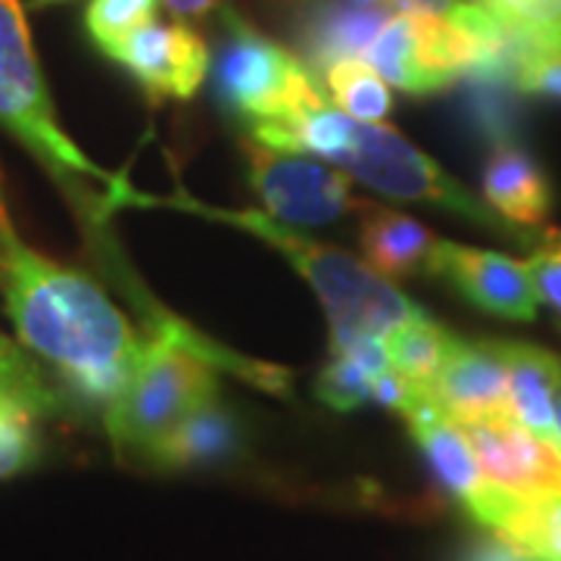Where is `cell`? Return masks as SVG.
<instances>
[{
	"label": "cell",
	"instance_id": "7402d4cb",
	"mask_svg": "<svg viewBox=\"0 0 561 561\" xmlns=\"http://www.w3.org/2000/svg\"><path fill=\"white\" fill-rule=\"evenodd\" d=\"M508 79L527 94H546L561 101V32L552 35L515 32V60Z\"/></svg>",
	"mask_w": 561,
	"mask_h": 561
},
{
	"label": "cell",
	"instance_id": "9c48e42d",
	"mask_svg": "<svg viewBox=\"0 0 561 561\" xmlns=\"http://www.w3.org/2000/svg\"><path fill=\"white\" fill-rule=\"evenodd\" d=\"M481 471L502 493L546 505L561 502V437H546L515 419L459 421Z\"/></svg>",
	"mask_w": 561,
	"mask_h": 561
},
{
	"label": "cell",
	"instance_id": "8fae6325",
	"mask_svg": "<svg viewBox=\"0 0 561 561\" xmlns=\"http://www.w3.org/2000/svg\"><path fill=\"white\" fill-rule=\"evenodd\" d=\"M431 400L449 419L481 421L512 419L508 405V346L502 341H461L456 337L434 383Z\"/></svg>",
	"mask_w": 561,
	"mask_h": 561
},
{
	"label": "cell",
	"instance_id": "603a6c76",
	"mask_svg": "<svg viewBox=\"0 0 561 561\" xmlns=\"http://www.w3.org/2000/svg\"><path fill=\"white\" fill-rule=\"evenodd\" d=\"M496 537L530 561H561V502L522 505Z\"/></svg>",
	"mask_w": 561,
	"mask_h": 561
},
{
	"label": "cell",
	"instance_id": "e0dca14e",
	"mask_svg": "<svg viewBox=\"0 0 561 561\" xmlns=\"http://www.w3.org/2000/svg\"><path fill=\"white\" fill-rule=\"evenodd\" d=\"M390 368L387 343L378 334H365L346 343L343 350H331V362L321 368L319 400L334 412H353L362 402L371 400V381Z\"/></svg>",
	"mask_w": 561,
	"mask_h": 561
},
{
	"label": "cell",
	"instance_id": "5bb4252c",
	"mask_svg": "<svg viewBox=\"0 0 561 561\" xmlns=\"http://www.w3.org/2000/svg\"><path fill=\"white\" fill-rule=\"evenodd\" d=\"M508 346V405L512 419L524 427L561 437L556 402L561 393V362L530 343H505Z\"/></svg>",
	"mask_w": 561,
	"mask_h": 561
},
{
	"label": "cell",
	"instance_id": "4fadbf2b",
	"mask_svg": "<svg viewBox=\"0 0 561 561\" xmlns=\"http://www.w3.org/2000/svg\"><path fill=\"white\" fill-rule=\"evenodd\" d=\"M359 213V243L365 250V260L371 262V268L381 278H412L427 268L437 238L421 221L393 209H383V206H368V203H362Z\"/></svg>",
	"mask_w": 561,
	"mask_h": 561
},
{
	"label": "cell",
	"instance_id": "8992f818",
	"mask_svg": "<svg viewBox=\"0 0 561 561\" xmlns=\"http://www.w3.org/2000/svg\"><path fill=\"white\" fill-rule=\"evenodd\" d=\"M337 165L397 201L437 203L486 228H502L505 221L474 201L459 181L446 175L419 147H412L397 128H387L381 122H353V135Z\"/></svg>",
	"mask_w": 561,
	"mask_h": 561
},
{
	"label": "cell",
	"instance_id": "d4e9b609",
	"mask_svg": "<svg viewBox=\"0 0 561 561\" xmlns=\"http://www.w3.org/2000/svg\"><path fill=\"white\" fill-rule=\"evenodd\" d=\"M502 20L524 35L561 32V0H486Z\"/></svg>",
	"mask_w": 561,
	"mask_h": 561
},
{
	"label": "cell",
	"instance_id": "2e32d148",
	"mask_svg": "<svg viewBox=\"0 0 561 561\" xmlns=\"http://www.w3.org/2000/svg\"><path fill=\"white\" fill-rule=\"evenodd\" d=\"M381 7H324L306 28V50L316 69H328L341 60H365L371 41L387 22Z\"/></svg>",
	"mask_w": 561,
	"mask_h": 561
},
{
	"label": "cell",
	"instance_id": "44dd1931",
	"mask_svg": "<svg viewBox=\"0 0 561 561\" xmlns=\"http://www.w3.org/2000/svg\"><path fill=\"white\" fill-rule=\"evenodd\" d=\"M324 84L337 110L353 119L381 122L390 113V88L365 60H341L324 69Z\"/></svg>",
	"mask_w": 561,
	"mask_h": 561
},
{
	"label": "cell",
	"instance_id": "5b68a950",
	"mask_svg": "<svg viewBox=\"0 0 561 561\" xmlns=\"http://www.w3.org/2000/svg\"><path fill=\"white\" fill-rule=\"evenodd\" d=\"M225 44L216 60V94L243 119H297L324 106L316 76L294 54L260 35L234 10L221 13Z\"/></svg>",
	"mask_w": 561,
	"mask_h": 561
},
{
	"label": "cell",
	"instance_id": "7c38bea8",
	"mask_svg": "<svg viewBox=\"0 0 561 561\" xmlns=\"http://www.w3.org/2000/svg\"><path fill=\"white\" fill-rule=\"evenodd\" d=\"M110 60L125 66L153 98L179 101L194 98L209 72V50L201 35L184 25L160 22H150L122 41Z\"/></svg>",
	"mask_w": 561,
	"mask_h": 561
},
{
	"label": "cell",
	"instance_id": "4316f807",
	"mask_svg": "<svg viewBox=\"0 0 561 561\" xmlns=\"http://www.w3.org/2000/svg\"><path fill=\"white\" fill-rule=\"evenodd\" d=\"M38 459V434L32 421H0V478L20 474Z\"/></svg>",
	"mask_w": 561,
	"mask_h": 561
},
{
	"label": "cell",
	"instance_id": "7a4b0ae2",
	"mask_svg": "<svg viewBox=\"0 0 561 561\" xmlns=\"http://www.w3.org/2000/svg\"><path fill=\"white\" fill-rule=\"evenodd\" d=\"M216 365L256 381L262 390L284 393L287 371L225 353L179 321L160 319L144 341L138 362L116 400L103 409V427L119 456L153 465L160 446L181 421L219 402Z\"/></svg>",
	"mask_w": 561,
	"mask_h": 561
},
{
	"label": "cell",
	"instance_id": "ac0fdd59",
	"mask_svg": "<svg viewBox=\"0 0 561 561\" xmlns=\"http://www.w3.org/2000/svg\"><path fill=\"white\" fill-rule=\"evenodd\" d=\"M60 409V397L41 375L35 359L20 343L0 334V421L47 419Z\"/></svg>",
	"mask_w": 561,
	"mask_h": 561
},
{
	"label": "cell",
	"instance_id": "484cf974",
	"mask_svg": "<svg viewBox=\"0 0 561 561\" xmlns=\"http://www.w3.org/2000/svg\"><path fill=\"white\" fill-rule=\"evenodd\" d=\"M524 265L537 287V297L561 312V231H546L540 247Z\"/></svg>",
	"mask_w": 561,
	"mask_h": 561
},
{
	"label": "cell",
	"instance_id": "83f0119b",
	"mask_svg": "<svg viewBox=\"0 0 561 561\" xmlns=\"http://www.w3.org/2000/svg\"><path fill=\"white\" fill-rule=\"evenodd\" d=\"M468 561H530L527 556H522L515 546H508L505 540H486L481 542V546H474L471 549V556H468Z\"/></svg>",
	"mask_w": 561,
	"mask_h": 561
},
{
	"label": "cell",
	"instance_id": "4dcf8cb0",
	"mask_svg": "<svg viewBox=\"0 0 561 561\" xmlns=\"http://www.w3.org/2000/svg\"><path fill=\"white\" fill-rule=\"evenodd\" d=\"M556 419H559V434H561V393H559V402H556Z\"/></svg>",
	"mask_w": 561,
	"mask_h": 561
},
{
	"label": "cell",
	"instance_id": "6da1fadb",
	"mask_svg": "<svg viewBox=\"0 0 561 561\" xmlns=\"http://www.w3.org/2000/svg\"><path fill=\"white\" fill-rule=\"evenodd\" d=\"M0 294L20 343L88 405L116 400L144 341L88 275L22 241L0 197Z\"/></svg>",
	"mask_w": 561,
	"mask_h": 561
},
{
	"label": "cell",
	"instance_id": "f1b7e54d",
	"mask_svg": "<svg viewBox=\"0 0 561 561\" xmlns=\"http://www.w3.org/2000/svg\"><path fill=\"white\" fill-rule=\"evenodd\" d=\"M465 0H390L393 10L402 13H431V16H449Z\"/></svg>",
	"mask_w": 561,
	"mask_h": 561
},
{
	"label": "cell",
	"instance_id": "ffe728a7",
	"mask_svg": "<svg viewBox=\"0 0 561 561\" xmlns=\"http://www.w3.org/2000/svg\"><path fill=\"white\" fill-rule=\"evenodd\" d=\"M383 343H387L390 368H397L409 381L427 390L449 356L456 334H449L431 316H421V319L405 321L390 334H383Z\"/></svg>",
	"mask_w": 561,
	"mask_h": 561
},
{
	"label": "cell",
	"instance_id": "f546056e",
	"mask_svg": "<svg viewBox=\"0 0 561 561\" xmlns=\"http://www.w3.org/2000/svg\"><path fill=\"white\" fill-rule=\"evenodd\" d=\"M213 3H216V0H165V7L181 13V16H201V13H206Z\"/></svg>",
	"mask_w": 561,
	"mask_h": 561
},
{
	"label": "cell",
	"instance_id": "30bf717a",
	"mask_svg": "<svg viewBox=\"0 0 561 561\" xmlns=\"http://www.w3.org/2000/svg\"><path fill=\"white\" fill-rule=\"evenodd\" d=\"M427 272L449 280L461 297L481 306L483 312L515 321L537 319L540 297H537V287H534L524 262L437 238L434 250H431Z\"/></svg>",
	"mask_w": 561,
	"mask_h": 561
},
{
	"label": "cell",
	"instance_id": "52a82bcc",
	"mask_svg": "<svg viewBox=\"0 0 561 561\" xmlns=\"http://www.w3.org/2000/svg\"><path fill=\"white\" fill-rule=\"evenodd\" d=\"M243 150L250 162V184L275 219L324 225L362 206V201H353L343 172L309 160L306 153L272 150L253 138L243 144Z\"/></svg>",
	"mask_w": 561,
	"mask_h": 561
},
{
	"label": "cell",
	"instance_id": "ba28073f",
	"mask_svg": "<svg viewBox=\"0 0 561 561\" xmlns=\"http://www.w3.org/2000/svg\"><path fill=\"white\" fill-rule=\"evenodd\" d=\"M402 419L409 421V431H412L421 453L431 461L434 474L471 512L474 522L500 534L508 518L522 505H527V502L502 493L500 486H493L483 478L481 461H478V453L468 440V434L461 431L459 421L449 419L440 405L431 400V393Z\"/></svg>",
	"mask_w": 561,
	"mask_h": 561
},
{
	"label": "cell",
	"instance_id": "3957f363",
	"mask_svg": "<svg viewBox=\"0 0 561 561\" xmlns=\"http://www.w3.org/2000/svg\"><path fill=\"white\" fill-rule=\"evenodd\" d=\"M113 203H135V206H175L194 216L225 221L243 231H253L256 238L275 247L278 253L287 256V262L300 272L302 278L316 287V294L328 309L331 319V350H343L346 343L365 334H390L393 328H400L405 321L427 316L415 302L409 300L402 290H397L387 278H381L371 265L353 260L350 253H343L337 247L309 241L306 234L294 231L290 225L280 219L262 216L253 209H216L191 197H144L135 194L128 184H122L113 194Z\"/></svg>",
	"mask_w": 561,
	"mask_h": 561
},
{
	"label": "cell",
	"instance_id": "d6986e66",
	"mask_svg": "<svg viewBox=\"0 0 561 561\" xmlns=\"http://www.w3.org/2000/svg\"><path fill=\"white\" fill-rule=\"evenodd\" d=\"M238 446V424L228 412H221L219 402L206 405L184 419L162 443L153 465L160 468H187V465H206V461L225 459Z\"/></svg>",
	"mask_w": 561,
	"mask_h": 561
},
{
	"label": "cell",
	"instance_id": "9a60e30c",
	"mask_svg": "<svg viewBox=\"0 0 561 561\" xmlns=\"http://www.w3.org/2000/svg\"><path fill=\"white\" fill-rule=\"evenodd\" d=\"M483 194L496 216L515 225H540L549 213V184L524 150L500 144L483 169Z\"/></svg>",
	"mask_w": 561,
	"mask_h": 561
},
{
	"label": "cell",
	"instance_id": "277c9868",
	"mask_svg": "<svg viewBox=\"0 0 561 561\" xmlns=\"http://www.w3.org/2000/svg\"><path fill=\"white\" fill-rule=\"evenodd\" d=\"M0 125L13 131L62 184L98 179L110 194L122 184L88 160L60 128L20 0H0Z\"/></svg>",
	"mask_w": 561,
	"mask_h": 561
},
{
	"label": "cell",
	"instance_id": "cb8c5ba5",
	"mask_svg": "<svg viewBox=\"0 0 561 561\" xmlns=\"http://www.w3.org/2000/svg\"><path fill=\"white\" fill-rule=\"evenodd\" d=\"M153 13H157V0H91L84 25L94 44L110 57L122 41L150 25Z\"/></svg>",
	"mask_w": 561,
	"mask_h": 561
}]
</instances>
